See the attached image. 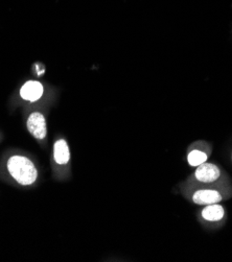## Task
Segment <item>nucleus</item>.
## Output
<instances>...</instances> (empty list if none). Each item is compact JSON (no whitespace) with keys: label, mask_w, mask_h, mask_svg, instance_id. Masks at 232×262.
I'll use <instances>...</instances> for the list:
<instances>
[{"label":"nucleus","mask_w":232,"mask_h":262,"mask_svg":"<svg viewBox=\"0 0 232 262\" xmlns=\"http://www.w3.org/2000/svg\"><path fill=\"white\" fill-rule=\"evenodd\" d=\"M7 166L10 174L20 185H32L37 180V168L27 157L13 156L8 160Z\"/></svg>","instance_id":"1"},{"label":"nucleus","mask_w":232,"mask_h":262,"mask_svg":"<svg viewBox=\"0 0 232 262\" xmlns=\"http://www.w3.org/2000/svg\"><path fill=\"white\" fill-rule=\"evenodd\" d=\"M28 129L29 132L39 140H42L46 137L47 128H46V121L45 117L40 112H34L30 115L28 119Z\"/></svg>","instance_id":"2"},{"label":"nucleus","mask_w":232,"mask_h":262,"mask_svg":"<svg viewBox=\"0 0 232 262\" xmlns=\"http://www.w3.org/2000/svg\"><path fill=\"white\" fill-rule=\"evenodd\" d=\"M43 85L38 81H29L20 89V96L24 100L37 101L43 95Z\"/></svg>","instance_id":"3"},{"label":"nucleus","mask_w":232,"mask_h":262,"mask_svg":"<svg viewBox=\"0 0 232 262\" xmlns=\"http://www.w3.org/2000/svg\"><path fill=\"white\" fill-rule=\"evenodd\" d=\"M220 169L212 163H202L196 170V178L204 183H212L219 179Z\"/></svg>","instance_id":"4"},{"label":"nucleus","mask_w":232,"mask_h":262,"mask_svg":"<svg viewBox=\"0 0 232 262\" xmlns=\"http://www.w3.org/2000/svg\"><path fill=\"white\" fill-rule=\"evenodd\" d=\"M221 194L215 190H199L193 196V201L198 205L217 204L221 202Z\"/></svg>","instance_id":"5"},{"label":"nucleus","mask_w":232,"mask_h":262,"mask_svg":"<svg viewBox=\"0 0 232 262\" xmlns=\"http://www.w3.org/2000/svg\"><path fill=\"white\" fill-rule=\"evenodd\" d=\"M54 158H55L56 162L60 165H64V164L68 163V161L70 159V151H69L68 144L65 140L61 139L55 143Z\"/></svg>","instance_id":"6"},{"label":"nucleus","mask_w":232,"mask_h":262,"mask_svg":"<svg viewBox=\"0 0 232 262\" xmlns=\"http://www.w3.org/2000/svg\"><path fill=\"white\" fill-rule=\"evenodd\" d=\"M202 216L206 221H210V222L220 221L224 216V208L218 204L207 205V207L203 209Z\"/></svg>","instance_id":"7"},{"label":"nucleus","mask_w":232,"mask_h":262,"mask_svg":"<svg viewBox=\"0 0 232 262\" xmlns=\"http://www.w3.org/2000/svg\"><path fill=\"white\" fill-rule=\"evenodd\" d=\"M206 160H207V155L201 150H193L188 155V163L192 166H199L206 162Z\"/></svg>","instance_id":"8"}]
</instances>
